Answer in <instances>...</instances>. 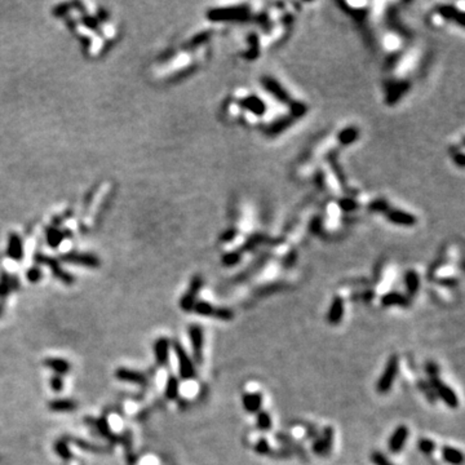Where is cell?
<instances>
[{
	"label": "cell",
	"instance_id": "83f0119b",
	"mask_svg": "<svg viewBox=\"0 0 465 465\" xmlns=\"http://www.w3.org/2000/svg\"><path fill=\"white\" fill-rule=\"evenodd\" d=\"M371 462L374 463L375 465H396L380 451H375L371 454Z\"/></svg>",
	"mask_w": 465,
	"mask_h": 465
},
{
	"label": "cell",
	"instance_id": "7a4b0ae2",
	"mask_svg": "<svg viewBox=\"0 0 465 465\" xmlns=\"http://www.w3.org/2000/svg\"><path fill=\"white\" fill-rule=\"evenodd\" d=\"M174 350L176 353L177 360H178V368H180V377L182 380H191L197 375L195 371V366H194L193 360L189 357V354L185 351L182 345L178 341H174Z\"/></svg>",
	"mask_w": 465,
	"mask_h": 465
},
{
	"label": "cell",
	"instance_id": "8fae6325",
	"mask_svg": "<svg viewBox=\"0 0 465 465\" xmlns=\"http://www.w3.org/2000/svg\"><path fill=\"white\" fill-rule=\"evenodd\" d=\"M380 301L381 305L387 306V308H389V306H405L406 308L409 305V298L406 295L397 291H390L383 295Z\"/></svg>",
	"mask_w": 465,
	"mask_h": 465
},
{
	"label": "cell",
	"instance_id": "4fadbf2b",
	"mask_svg": "<svg viewBox=\"0 0 465 465\" xmlns=\"http://www.w3.org/2000/svg\"><path fill=\"white\" fill-rule=\"evenodd\" d=\"M441 455L446 463L451 465H463V463H464L463 452L459 449L451 447V446H443L442 450H441Z\"/></svg>",
	"mask_w": 465,
	"mask_h": 465
},
{
	"label": "cell",
	"instance_id": "cb8c5ba5",
	"mask_svg": "<svg viewBox=\"0 0 465 465\" xmlns=\"http://www.w3.org/2000/svg\"><path fill=\"white\" fill-rule=\"evenodd\" d=\"M55 451H56L57 455L59 458L62 459V460H70L72 458V454L69 449V445L66 442V439H58L56 443H55Z\"/></svg>",
	"mask_w": 465,
	"mask_h": 465
},
{
	"label": "cell",
	"instance_id": "7402d4cb",
	"mask_svg": "<svg viewBox=\"0 0 465 465\" xmlns=\"http://www.w3.org/2000/svg\"><path fill=\"white\" fill-rule=\"evenodd\" d=\"M18 289V283H17L16 278H10L7 275H3L1 282H0V297L7 296L10 291Z\"/></svg>",
	"mask_w": 465,
	"mask_h": 465
},
{
	"label": "cell",
	"instance_id": "44dd1931",
	"mask_svg": "<svg viewBox=\"0 0 465 465\" xmlns=\"http://www.w3.org/2000/svg\"><path fill=\"white\" fill-rule=\"evenodd\" d=\"M193 311L195 313V314L202 315V317H213V313H215V306H213L212 304H210V302L199 300V301H197L195 302V305H194Z\"/></svg>",
	"mask_w": 465,
	"mask_h": 465
},
{
	"label": "cell",
	"instance_id": "3957f363",
	"mask_svg": "<svg viewBox=\"0 0 465 465\" xmlns=\"http://www.w3.org/2000/svg\"><path fill=\"white\" fill-rule=\"evenodd\" d=\"M430 387L433 388L436 396L438 397L439 400H442L443 402L450 407V408H458L459 407V398L456 393L449 385H446L445 383L441 381L439 377L436 379H430Z\"/></svg>",
	"mask_w": 465,
	"mask_h": 465
},
{
	"label": "cell",
	"instance_id": "9c48e42d",
	"mask_svg": "<svg viewBox=\"0 0 465 465\" xmlns=\"http://www.w3.org/2000/svg\"><path fill=\"white\" fill-rule=\"evenodd\" d=\"M344 311H345V305H344V300L340 296H336V297L332 300L331 305H330V309H328L327 313V322L332 326H336V324L340 323L343 321V318H344Z\"/></svg>",
	"mask_w": 465,
	"mask_h": 465
},
{
	"label": "cell",
	"instance_id": "d6a6232c",
	"mask_svg": "<svg viewBox=\"0 0 465 465\" xmlns=\"http://www.w3.org/2000/svg\"><path fill=\"white\" fill-rule=\"evenodd\" d=\"M40 277H42V273H40L39 269L33 268V269H30L29 272H27V279H29L30 282L36 283L40 279Z\"/></svg>",
	"mask_w": 465,
	"mask_h": 465
},
{
	"label": "cell",
	"instance_id": "5b68a950",
	"mask_svg": "<svg viewBox=\"0 0 465 465\" xmlns=\"http://www.w3.org/2000/svg\"><path fill=\"white\" fill-rule=\"evenodd\" d=\"M189 338H190L194 359H195V362H197L198 364H200L203 362V328L200 327V326H198V324L190 326V327H189Z\"/></svg>",
	"mask_w": 465,
	"mask_h": 465
},
{
	"label": "cell",
	"instance_id": "6da1fadb",
	"mask_svg": "<svg viewBox=\"0 0 465 465\" xmlns=\"http://www.w3.org/2000/svg\"><path fill=\"white\" fill-rule=\"evenodd\" d=\"M398 372H400V358H398V355L393 354L388 360L387 366H385L380 379L377 381V392L380 394H387L393 387L394 381L398 376Z\"/></svg>",
	"mask_w": 465,
	"mask_h": 465
},
{
	"label": "cell",
	"instance_id": "30bf717a",
	"mask_svg": "<svg viewBox=\"0 0 465 465\" xmlns=\"http://www.w3.org/2000/svg\"><path fill=\"white\" fill-rule=\"evenodd\" d=\"M170 340L167 338H159L154 343V355L159 366H167L170 360Z\"/></svg>",
	"mask_w": 465,
	"mask_h": 465
},
{
	"label": "cell",
	"instance_id": "8992f818",
	"mask_svg": "<svg viewBox=\"0 0 465 465\" xmlns=\"http://www.w3.org/2000/svg\"><path fill=\"white\" fill-rule=\"evenodd\" d=\"M84 421L87 423V425L95 426V429L100 433V436L104 437L105 439H108L110 443L119 442V437L116 436L115 433L112 432L106 417H101V419L96 420V419L89 417V416H87V417H84Z\"/></svg>",
	"mask_w": 465,
	"mask_h": 465
},
{
	"label": "cell",
	"instance_id": "4dcf8cb0",
	"mask_svg": "<svg viewBox=\"0 0 465 465\" xmlns=\"http://www.w3.org/2000/svg\"><path fill=\"white\" fill-rule=\"evenodd\" d=\"M50 385L55 392H61L63 389V380L62 376H58V375H55V376L51 377L50 380Z\"/></svg>",
	"mask_w": 465,
	"mask_h": 465
},
{
	"label": "cell",
	"instance_id": "ffe728a7",
	"mask_svg": "<svg viewBox=\"0 0 465 465\" xmlns=\"http://www.w3.org/2000/svg\"><path fill=\"white\" fill-rule=\"evenodd\" d=\"M273 421H272V416L269 415L266 411H259V412L256 413V426H257V429L261 430V432H268V430L272 429Z\"/></svg>",
	"mask_w": 465,
	"mask_h": 465
},
{
	"label": "cell",
	"instance_id": "1f68e13d",
	"mask_svg": "<svg viewBox=\"0 0 465 465\" xmlns=\"http://www.w3.org/2000/svg\"><path fill=\"white\" fill-rule=\"evenodd\" d=\"M426 374L429 375V379H436V377H439V368L437 366V363L434 362H428L425 366Z\"/></svg>",
	"mask_w": 465,
	"mask_h": 465
},
{
	"label": "cell",
	"instance_id": "e0dca14e",
	"mask_svg": "<svg viewBox=\"0 0 465 465\" xmlns=\"http://www.w3.org/2000/svg\"><path fill=\"white\" fill-rule=\"evenodd\" d=\"M405 283H406V289H407V293L409 296H415L419 291L420 287V278L419 274L415 272V270H408L405 275Z\"/></svg>",
	"mask_w": 465,
	"mask_h": 465
},
{
	"label": "cell",
	"instance_id": "2e32d148",
	"mask_svg": "<svg viewBox=\"0 0 465 465\" xmlns=\"http://www.w3.org/2000/svg\"><path fill=\"white\" fill-rule=\"evenodd\" d=\"M178 394H180V381L176 376H170L164 388V397L168 401H177Z\"/></svg>",
	"mask_w": 465,
	"mask_h": 465
},
{
	"label": "cell",
	"instance_id": "4316f807",
	"mask_svg": "<svg viewBox=\"0 0 465 465\" xmlns=\"http://www.w3.org/2000/svg\"><path fill=\"white\" fill-rule=\"evenodd\" d=\"M255 451L259 454V455H270V452H272V449H270V445H269L268 439L266 438H260L255 445Z\"/></svg>",
	"mask_w": 465,
	"mask_h": 465
},
{
	"label": "cell",
	"instance_id": "9a60e30c",
	"mask_svg": "<svg viewBox=\"0 0 465 465\" xmlns=\"http://www.w3.org/2000/svg\"><path fill=\"white\" fill-rule=\"evenodd\" d=\"M48 408L53 412H70L78 408V403L72 400H53L48 403Z\"/></svg>",
	"mask_w": 465,
	"mask_h": 465
},
{
	"label": "cell",
	"instance_id": "484cf974",
	"mask_svg": "<svg viewBox=\"0 0 465 465\" xmlns=\"http://www.w3.org/2000/svg\"><path fill=\"white\" fill-rule=\"evenodd\" d=\"M213 317L220 319V321L228 322V321H232V318H234V313H232V309H229V308H215Z\"/></svg>",
	"mask_w": 465,
	"mask_h": 465
},
{
	"label": "cell",
	"instance_id": "277c9868",
	"mask_svg": "<svg viewBox=\"0 0 465 465\" xmlns=\"http://www.w3.org/2000/svg\"><path fill=\"white\" fill-rule=\"evenodd\" d=\"M202 286H203V279L200 278L199 275L194 277L190 286H189V290H187V292H185V295L181 297L180 301L181 309H182L185 313L193 311L194 305L197 302V296L198 293H199L200 289H202Z\"/></svg>",
	"mask_w": 465,
	"mask_h": 465
},
{
	"label": "cell",
	"instance_id": "7c38bea8",
	"mask_svg": "<svg viewBox=\"0 0 465 465\" xmlns=\"http://www.w3.org/2000/svg\"><path fill=\"white\" fill-rule=\"evenodd\" d=\"M242 403L247 412L257 413L259 411H261L262 406L261 393H259V392H255V393H244L242 397Z\"/></svg>",
	"mask_w": 465,
	"mask_h": 465
},
{
	"label": "cell",
	"instance_id": "603a6c76",
	"mask_svg": "<svg viewBox=\"0 0 465 465\" xmlns=\"http://www.w3.org/2000/svg\"><path fill=\"white\" fill-rule=\"evenodd\" d=\"M66 261L70 262H76V264H83V265L87 266H97L99 265V261L96 257H92V256H85V255H70L66 256L65 257Z\"/></svg>",
	"mask_w": 465,
	"mask_h": 465
},
{
	"label": "cell",
	"instance_id": "52a82bcc",
	"mask_svg": "<svg viewBox=\"0 0 465 465\" xmlns=\"http://www.w3.org/2000/svg\"><path fill=\"white\" fill-rule=\"evenodd\" d=\"M409 430L406 425H400L390 436L389 442H388V449L393 454H398L402 451L406 446L407 439H408Z\"/></svg>",
	"mask_w": 465,
	"mask_h": 465
},
{
	"label": "cell",
	"instance_id": "ba28073f",
	"mask_svg": "<svg viewBox=\"0 0 465 465\" xmlns=\"http://www.w3.org/2000/svg\"><path fill=\"white\" fill-rule=\"evenodd\" d=\"M115 376H116L118 380L134 384V385H141V387H145V385L148 384V379H146V376H145L144 374L138 372V371L123 368V367L116 370Z\"/></svg>",
	"mask_w": 465,
	"mask_h": 465
},
{
	"label": "cell",
	"instance_id": "f546056e",
	"mask_svg": "<svg viewBox=\"0 0 465 465\" xmlns=\"http://www.w3.org/2000/svg\"><path fill=\"white\" fill-rule=\"evenodd\" d=\"M9 255L12 256L14 260H20L21 256H22V249H21V244L17 239H14L13 242L10 243Z\"/></svg>",
	"mask_w": 465,
	"mask_h": 465
},
{
	"label": "cell",
	"instance_id": "d6986e66",
	"mask_svg": "<svg viewBox=\"0 0 465 465\" xmlns=\"http://www.w3.org/2000/svg\"><path fill=\"white\" fill-rule=\"evenodd\" d=\"M322 443V452L323 456H327L332 451V445H334V429L332 426H326L323 430L322 437H319Z\"/></svg>",
	"mask_w": 465,
	"mask_h": 465
},
{
	"label": "cell",
	"instance_id": "d4e9b609",
	"mask_svg": "<svg viewBox=\"0 0 465 465\" xmlns=\"http://www.w3.org/2000/svg\"><path fill=\"white\" fill-rule=\"evenodd\" d=\"M419 450L423 452L424 455H432L436 450V442L429 438H421L419 441Z\"/></svg>",
	"mask_w": 465,
	"mask_h": 465
},
{
	"label": "cell",
	"instance_id": "5bb4252c",
	"mask_svg": "<svg viewBox=\"0 0 465 465\" xmlns=\"http://www.w3.org/2000/svg\"><path fill=\"white\" fill-rule=\"evenodd\" d=\"M44 366H47L48 368L55 371L56 375H58V376L69 374L70 368H71L69 362L66 359H63V358H47V359L44 360Z\"/></svg>",
	"mask_w": 465,
	"mask_h": 465
},
{
	"label": "cell",
	"instance_id": "f1b7e54d",
	"mask_svg": "<svg viewBox=\"0 0 465 465\" xmlns=\"http://www.w3.org/2000/svg\"><path fill=\"white\" fill-rule=\"evenodd\" d=\"M419 387H420V389L423 390L424 394H425L429 402H432V403L436 402L437 396H436V393H434L433 388L430 387L429 383H426V381H419Z\"/></svg>",
	"mask_w": 465,
	"mask_h": 465
},
{
	"label": "cell",
	"instance_id": "836d02e7",
	"mask_svg": "<svg viewBox=\"0 0 465 465\" xmlns=\"http://www.w3.org/2000/svg\"><path fill=\"white\" fill-rule=\"evenodd\" d=\"M1 315H3V309L0 308V317H1Z\"/></svg>",
	"mask_w": 465,
	"mask_h": 465
},
{
	"label": "cell",
	"instance_id": "ac0fdd59",
	"mask_svg": "<svg viewBox=\"0 0 465 465\" xmlns=\"http://www.w3.org/2000/svg\"><path fill=\"white\" fill-rule=\"evenodd\" d=\"M43 262H46L47 265L51 266V270L53 272L55 277H57L61 282L66 283V285H71V283H74V278H72L70 274H67L66 272H63L62 269L59 268L58 264H57L56 261H53V260H51V259H44L43 260Z\"/></svg>",
	"mask_w": 465,
	"mask_h": 465
}]
</instances>
